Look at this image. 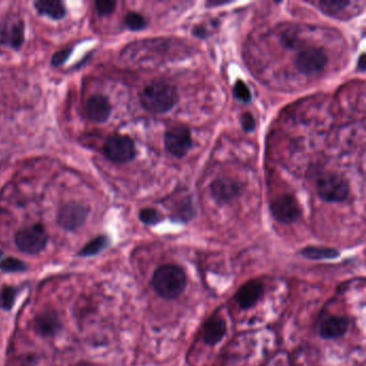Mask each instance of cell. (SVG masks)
<instances>
[{
    "mask_svg": "<svg viewBox=\"0 0 366 366\" xmlns=\"http://www.w3.org/2000/svg\"><path fill=\"white\" fill-rule=\"evenodd\" d=\"M154 292L165 300H176L185 292L187 275L182 266L162 264L154 271L150 280Z\"/></svg>",
    "mask_w": 366,
    "mask_h": 366,
    "instance_id": "6da1fadb",
    "label": "cell"
},
{
    "mask_svg": "<svg viewBox=\"0 0 366 366\" xmlns=\"http://www.w3.org/2000/svg\"><path fill=\"white\" fill-rule=\"evenodd\" d=\"M85 111L90 120L96 122H104L110 118L111 104L106 97L94 95L87 100Z\"/></svg>",
    "mask_w": 366,
    "mask_h": 366,
    "instance_id": "9a60e30c",
    "label": "cell"
},
{
    "mask_svg": "<svg viewBox=\"0 0 366 366\" xmlns=\"http://www.w3.org/2000/svg\"><path fill=\"white\" fill-rule=\"evenodd\" d=\"M116 3L113 0H99L96 3V9L99 15H109L116 9Z\"/></svg>",
    "mask_w": 366,
    "mask_h": 366,
    "instance_id": "4316f807",
    "label": "cell"
},
{
    "mask_svg": "<svg viewBox=\"0 0 366 366\" xmlns=\"http://www.w3.org/2000/svg\"><path fill=\"white\" fill-rule=\"evenodd\" d=\"M301 256L308 260H334L340 257V253L332 247L308 246L300 251Z\"/></svg>",
    "mask_w": 366,
    "mask_h": 366,
    "instance_id": "e0dca14e",
    "label": "cell"
},
{
    "mask_svg": "<svg viewBox=\"0 0 366 366\" xmlns=\"http://www.w3.org/2000/svg\"><path fill=\"white\" fill-rule=\"evenodd\" d=\"M71 49H63V51H58V52L55 53L54 56L52 57V65L55 67L61 66V65L65 64V61L68 59V57L70 56Z\"/></svg>",
    "mask_w": 366,
    "mask_h": 366,
    "instance_id": "83f0119b",
    "label": "cell"
},
{
    "mask_svg": "<svg viewBox=\"0 0 366 366\" xmlns=\"http://www.w3.org/2000/svg\"><path fill=\"white\" fill-rule=\"evenodd\" d=\"M35 7L40 15H47L53 19H61L66 15V8L58 0H39L35 1Z\"/></svg>",
    "mask_w": 366,
    "mask_h": 366,
    "instance_id": "ac0fdd59",
    "label": "cell"
},
{
    "mask_svg": "<svg viewBox=\"0 0 366 366\" xmlns=\"http://www.w3.org/2000/svg\"><path fill=\"white\" fill-rule=\"evenodd\" d=\"M241 122H242L243 129L246 132H254L256 127L254 116H251L250 113H244L241 118Z\"/></svg>",
    "mask_w": 366,
    "mask_h": 366,
    "instance_id": "f1b7e54d",
    "label": "cell"
},
{
    "mask_svg": "<svg viewBox=\"0 0 366 366\" xmlns=\"http://www.w3.org/2000/svg\"><path fill=\"white\" fill-rule=\"evenodd\" d=\"M47 231L42 225H33L21 229L15 234V244L25 254H39L47 246Z\"/></svg>",
    "mask_w": 366,
    "mask_h": 366,
    "instance_id": "277c9868",
    "label": "cell"
},
{
    "mask_svg": "<svg viewBox=\"0 0 366 366\" xmlns=\"http://www.w3.org/2000/svg\"><path fill=\"white\" fill-rule=\"evenodd\" d=\"M108 237L106 235H100V237H96V239H92L90 242L87 243L82 249H81L79 255L83 257H90L95 256V255L99 254L101 250H104L109 245Z\"/></svg>",
    "mask_w": 366,
    "mask_h": 366,
    "instance_id": "d6986e66",
    "label": "cell"
},
{
    "mask_svg": "<svg viewBox=\"0 0 366 366\" xmlns=\"http://www.w3.org/2000/svg\"><path fill=\"white\" fill-rule=\"evenodd\" d=\"M106 157L116 164H126L136 157V146L130 136L114 134L106 138L104 145Z\"/></svg>",
    "mask_w": 366,
    "mask_h": 366,
    "instance_id": "5b68a950",
    "label": "cell"
},
{
    "mask_svg": "<svg viewBox=\"0 0 366 366\" xmlns=\"http://www.w3.org/2000/svg\"><path fill=\"white\" fill-rule=\"evenodd\" d=\"M142 106L154 114L169 112L177 104L179 94L175 86L169 83L156 81L144 87L140 94Z\"/></svg>",
    "mask_w": 366,
    "mask_h": 366,
    "instance_id": "7a4b0ae2",
    "label": "cell"
},
{
    "mask_svg": "<svg viewBox=\"0 0 366 366\" xmlns=\"http://www.w3.org/2000/svg\"><path fill=\"white\" fill-rule=\"evenodd\" d=\"M138 218L144 225H155L162 221L161 214L155 209H143L138 214Z\"/></svg>",
    "mask_w": 366,
    "mask_h": 366,
    "instance_id": "cb8c5ba5",
    "label": "cell"
},
{
    "mask_svg": "<svg viewBox=\"0 0 366 366\" xmlns=\"http://www.w3.org/2000/svg\"><path fill=\"white\" fill-rule=\"evenodd\" d=\"M1 255H3V253H1V251H0V256H1Z\"/></svg>",
    "mask_w": 366,
    "mask_h": 366,
    "instance_id": "d6a6232c",
    "label": "cell"
},
{
    "mask_svg": "<svg viewBox=\"0 0 366 366\" xmlns=\"http://www.w3.org/2000/svg\"><path fill=\"white\" fill-rule=\"evenodd\" d=\"M61 328V320L53 310H45L35 318V330L40 335L54 336Z\"/></svg>",
    "mask_w": 366,
    "mask_h": 366,
    "instance_id": "2e32d148",
    "label": "cell"
},
{
    "mask_svg": "<svg viewBox=\"0 0 366 366\" xmlns=\"http://www.w3.org/2000/svg\"><path fill=\"white\" fill-rule=\"evenodd\" d=\"M358 70L361 71V72H364V70H365V61H364V54H361L359 61H358Z\"/></svg>",
    "mask_w": 366,
    "mask_h": 366,
    "instance_id": "4dcf8cb0",
    "label": "cell"
},
{
    "mask_svg": "<svg viewBox=\"0 0 366 366\" xmlns=\"http://www.w3.org/2000/svg\"><path fill=\"white\" fill-rule=\"evenodd\" d=\"M193 33L195 37L201 38V39H205V38L209 37V31H207V29H205V27H195Z\"/></svg>",
    "mask_w": 366,
    "mask_h": 366,
    "instance_id": "f546056e",
    "label": "cell"
},
{
    "mask_svg": "<svg viewBox=\"0 0 366 366\" xmlns=\"http://www.w3.org/2000/svg\"><path fill=\"white\" fill-rule=\"evenodd\" d=\"M270 209L273 218L285 225H292L301 217L300 205L290 195H282L273 200Z\"/></svg>",
    "mask_w": 366,
    "mask_h": 366,
    "instance_id": "52a82bcc",
    "label": "cell"
},
{
    "mask_svg": "<svg viewBox=\"0 0 366 366\" xmlns=\"http://www.w3.org/2000/svg\"><path fill=\"white\" fill-rule=\"evenodd\" d=\"M317 193L324 201L338 203L349 196V184L343 176L332 172L322 174L317 181Z\"/></svg>",
    "mask_w": 366,
    "mask_h": 366,
    "instance_id": "3957f363",
    "label": "cell"
},
{
    "mask_svg": "<svg viewBox=\"0 0 366 366\" xmlns=\"http://www.w3.org/2000/svg\"><path fill=\"white\" fill-rule=\"evenodd\" d=\"M88 209L79 202H69L59 209L57 221L61 228L67 231H75L81 228L86 221Z\"/></svg>",
    "mask_w": 366,
    "mask_h": 366,
    "instance_id": "30bf717a",
    "label": "cell"
},
{
    "mask_svg": "<svg viewBox=\"0 0 366 366\" xmlns=\"http://www.w3.org/2000/svg\"><path fill=\"white\" fill-rule=\"evenodd\" d=\"M77 366H96L95 364L93 363H88V362H81V363H79Z\"/></svg>",
    "mask_w": 366,
    "mask_h": 366,
    "instance_id": "1f68e13d",
    "label": "cell"
},
{
    "mask_svg": "<svg viewBox=\"0 0 366 366\" xmlns=\"http://www.w3.org/2000/svg\"><path fill=\"white\" fill-rule=\"evenodd\" d=\"M0 270L7 273L24 272L27 270V266L19 259L6 258L0 262Z\"/></svg>",
    "mask_w": 366,
    "mask_h": 366,
    "instance_id": "603a6c76",
    "label": "cell"
},
{
    "mask_svg": "<svg viewBox=\"0 0 366 366\" xmlns=\"http://www.w3.org/2000/svg\"><path fill=\"white\" fill-rule=\"evenodd\" d=\"M349 329V319L343 316H331L326 318L319 328L322 340H335L344 337Z\"/></svg>",
    "mask_w": 366,
    "mask_h": 366,
    "instance_id": "5bb4252c",
    "label": "cell"
},
{
    "mask_svg": "<svg viewBox=\"0 0 366 366\" xmlns=\"http://www.w3.org/2000/svg\"><path fill=\"white\" fill-rule=\"evenodd\" d=\"M264 294V286L260 280H251L239 287L234 298L241 310H250L258 304Z\"/></svg>",
    "mask_w": 366,
    "mask_h": 366,
    "instance_id": "7c38bea8",
    "label": "cell"
},
{
    "mask_svg": "<svg viewBox=\"0 0 366 366\" xmlns=\"http://www.w3.org/2000/svg\"><path fill=\"white\" fill-rule=\"evenodd\" d=\"M233 95L237 100L241 101L243 104H248L251 100V93L248 86L243 81L239 80L235 82L233 88Z\"/></svg>",
    "mask_w": 366,
    "mask_h": 366,
    "instance_id": "d4e9b609",
    "label": "cell"
},
{
    "mask_svg": "<svg viewBox=\"0 0 366 366\" xmlns=\"http://www.w3.org/2000/svg\"><path fill=\"white\" fill-rule=\"evenodd\" d=\"M25 39V24L17 15H9L0 22V45L21 49Z\"/></svg>",
    "mask_w": 366,
    "mask_h": 366,
    "instance_id": "8992f818",
    "label": "cell"
},
{
    "mask_svg": "<svg viewBox=\"0 0 366 366\" xmlns=\"http://www.w3.org/2000/svg\"><path fill=\"white\" fill-rule=\"evenodd\" d=\"M125 25L130 31H138L145 29L148 25L145 17L136 12H129L125 17Z\"/></svg>",
    "mask_w": 366,
    "mask_h": 366,
    "instance_id": "7402d4cb",
    "label": "cell"
},
{
    "mask_svg": "<svg viewBox=\"0 0 366 366\" xmlns=\"http://www.w3.org/2000/svg\"><path fill=\"white\" fill-rule=\"evenodd\" d=\"M227 334V322L219 315H214L203 326V342L209 347L218 345Z\"/></svg>",
    "mask_w": 366,
    "mask_h": 366,
    "instance_id": "4fadbf2b",
    "label": "cell"
},
{
    "mask_svg": "<svg viewBox=\"0 0 366 366\" xmlns=\"http://www.w3.org/2000/svg\"><path fill=\"white\" fill-rule=\"evenodd\" d=\"M209 191L212 197L218 205H228L241 196L243 186L229 177H218L212 182Z\"/></svg>",
    "mask_w": 366,
    "mask_h": 366,
    "instance_id": "8fae6325",
    "label": "cell"
},
{
    "mask_svg": "<svg viewBox=\"0 0 366 366\" xmlns=\"http://www.w3.org/2000/svg\"><path fill=\"white\" fill-rule=\"evenodd\" d=\"M348 5H349L348 1H321L319 3L320 9L329 15H336L340 12V10L347 7Z\"/></svg>",
    "mask_w": 366,
    "mask_h": 366,
    "instance_id": "484cf974",
    "label": "cell"
},
{
    "mask_svg": "<svg viewBox=\"0 0 366 366\" xmlns=\"http://www.w3.org/2000/svg\"><path fill=\"white\" fill-rule=\"evenodd\" d=\"M193 217V205H191V200L187 199L184 202H181L176 205L172 215V219L175 221H182V223H187L191 221Z\"/></svg>",
    "mask_w": 366,
    "mask_h": 366,
    "instance_id": "ffe728a7",
    "label": "cell"
},
{
    "mask_svg": "<svg viewBox=\"0 0 366 366\" xmlns=\"http://www.w3.org/2000/svg\"><path fill=\"white\" fill-rule=\"evenodd\" d=\"M328 61L329 58L321 49L308 47L296 55L294 64L302 74L314 75L321 72Z\"/></svg>",
    "mask_w": 366,
    "mask_h": 366,
    "instance_id": "ba28073f",
    "label": "cell"
},
{
    "mask_svg": "<svg viewBox=\"0 0 366 366\" xmlns=\"http://www.w3.org/2000/svg\"><path fill=\"white\" fill-rule=\"evenodd\" d=\"M17 289L15 287L6 286L0 290V308L5 310H12L17 299Z\"/></svg>",
    "mask_w": 366,
    "mask_h": 366,
    "instance_id": "44dd1931",
    "label": "cell"
},
{
    "mask_svg": "<svg viewBox=\"0 0 366 366\" xmlns=\"http://www.w3.org/2000/svg\"><path fill=\"white\" fill-rule=\"evenodd\" d=\"M166 150L176 158H183L193 148L191 132L185 126H175L166 132Z\"/></svg>",
    "mask_w": 366,
    "mask_h": 366,
    "instance_id": "9c48e42d",
    "label": "cell"
}]
</instances>
